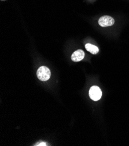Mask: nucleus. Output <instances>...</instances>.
Masks as SVG:
<instances>
[{"mask_svg":"<svg viewBox=\"0 0 129 146\" xmlns=\"http://www.w3.org/2000/svg\"><path fill=\"white\" fill-rule=\"evenodd\" d=\"M36 145H46V144L45 143L42 142V143H40Z\"/></svg>","mask_w":129,"mask_h":146,"instance_id":"nucleus-6","label":"nucleus"},{"mask_svg":"<svg viewBox=\"0 0 129 146\" xmlns=\"http://www.w3.org/2000/svg\"><path fill=\"white\" fill-rule=\"evenodd\" d=\"M89 97L93 101H98L101 98L102 92L100 87L96 86H92L89 90Z\"/></svg>","mask_w":129,"mask_h":146,"instance_id":"nucleus-2","label":"nucleus"},{"mask_svg":"<svg viewBox=\"0 0 129 146\" xmlns=\"http://www.w3.org/2000/svg\"><path fill=\"white\" fill-rule=\"evenodd\" d=\"M84 56V52L82 50L75 51L71 55V60L74 62H79L82 61Z\"/></svg>","mask_w":129,"mask_h":146,"instance_id":"nucleus-4","label":"nucleus"},{"mask_svg":"<svg viewBox=\"0 0 129 146\" xmlns=\"http://www.w3.org/2000/svg\"><path fill=\"white\" fill-rule=\"evenodd\" d=\"M50 75L51 73L50 69L45 66H41L37 72L38 78L41 81H47L50 79Z\"/></svg>","mask_w":129,"mask_h":146,"instance_id":"nucleus-1","label":"nucleus"},{"mask_svg":"<svg viewBox=\"0 0 129 146\" xmlns=\"http://www.w3.org/2000/svg\"><path fill=\"white\" fill-rule=\"evenodd\" d=\"M85 48L86 50L92 53V54H97L99 51V49L97 47L89 43H88L85 45Z\"/></svg>","mask_w":129,"mask_h":146,"instance_id":"nucleus-5","label":"nucleus"},{"mask_svg":"<svg viewBox=\"0 0 129 146\" xmlns=\"http://www.w3.org/2000/svg\"><path fill=\"white\" fill-rule=\"evenodd\" d=\"M115 23V20L110 16L105 15L100 18L98 20V24L101 27H108L112 26Z\"/></svg>","mask_w":129,"mask_h":146,"instance_id":"nucleus-3","label":"nucleus"}]
</instances>
